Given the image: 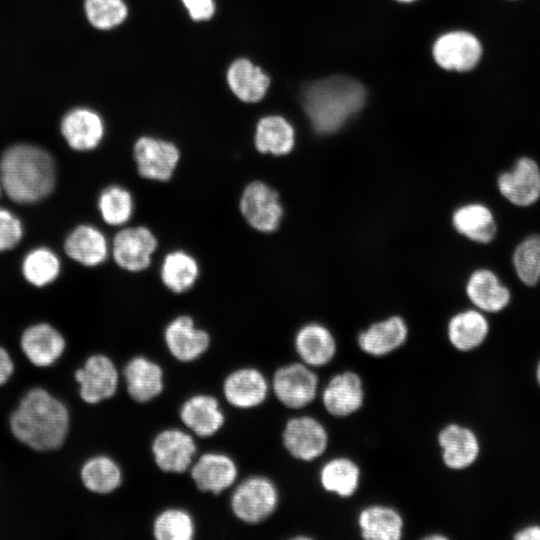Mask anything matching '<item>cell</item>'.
<instances>
[{
	"mask_svg": "<svg viewBox=\"0 0 540 540\" xmlns=\"http://www.w3.org/2000/svg\"><path fill=\"white\" fill-rule=\"evenodd\" d=\"M0 181L3 193L20 205L36 204L54 191L57 181L56 163L44 148L17 143L0 156Z\"/></svg>",
	"mask_w": 540,
	"mask_h": 540,
	"instance_id": "obj_1",
	"label": "cell"
},
{
	"mask_svg": "<svg viewBox=\"0 0 540 540\" xmlns=\"http://www.w3.org/2000/svg\"><path fill=\"white\" fill-rule=\"evenodd\" d=\"M13 436L38 452L59 449L70 428V414L63 402L47 390L35 387L19 401L9 418Z\"/></svg>",
	"mask_w": 540,
	"mask_h": 540,
	"instance_id": "obj_2",
	"label": "cell"
},
{
	"mask_svg": "<svg viewBox=\"0 0 540 540\" xmlns=\"http://www.w3.org/2000/svg\"><path fill=\"white\" fill-rule=\"evenodd\" d=\"M366 96L364 85L357 79L333 75L307 84L301 100L313 129L331 134L363 108Z\"/></svg>",
	"mask_w": 540,
	"mask_h": 540,
	"instance_id": "obj_3",
	"label": "cell"
},
{
	"mask_svg": "<svg viewBox=\"0 0 540 540\" xmlns=\"http://www.w3.org/2000/svg\"><path fill=\"white\" fill-rule=\"evenodd\" d=\"M238 206L244 221L256 232L270 234L280 227L284 215L280 195L266 182L252 180L247 183Z\"/></svg>",
	"mask_w": 540,
	"mask_h": 540,
	"instance_id": "obj_4",
	"label": "cell"
},
{
	"mask_svg": "<svg viewBox=\"0 0 540 540\" xmlns=\"http://www.w3.org/2000/svg\"><path fill=\"white\" fill-rule=\"evenodd\" d=\"M110 242L113 261L129 273L147 270L159 246L155 233L144 225L121 227Z\"/></svg>",
	"mask_w": 540,
	"mask_h": 540,
	"instance_id": "obj_5",
	"label": "cell"
},
{
	"mask_svg": "<svg viewBox=\"0 0 540 540\" xmlns=\"http://www.w3.org/2000/svg\"><path fill=\"white\" fill-rule=\"evenodd\" d=\"M484 47L481 39L469 29H455L437 37L432 56L447 71L468 74L481 62Z\"/></svg>",
	"mask_w": 540,
	"mask_h": 540,
	"instance_id": "obj_6",
	"label": "cell"
},
{
	"mask_svg": "<svg viewBox=\"0 0 540 540\" xmlns=\"http://www.w3.org/2000/svg\"><path fill=\"white\" fill-rule=\"evenodd\" d=\"M132 157L141 178L154 182H168L179 166L181 152L172 141L143 135L135 140Z\"/></svg>",
	"mask_w": 540,
	"mask_h": 540,
	"instance_id": "obj_7",
	"label": "cell"
},
{
	"mask_svg": "<svg viewBox=\"0 0 540 540\" xmlns=\"http://www.w3.org/2000/svg\"><path fill=\"white\" fill-rule=\"evenodd\" d=\"M279 493L275 484L264 476H251L233 491L231 509L242 522L257 524L270 517L276 510Z\"/></svg>",
	"mask_w": 540,
	"mask_h": 540,
	"instance_id": "obj_8",
	"label": "cell"
},
{
	"mask_svg": "<svg viewBox=\"0 0 540 540\" xmlns=\"http://www.w3.org/2000/svg\"><path fill=\"white\" fill-rule=\"evenodd\" d=\"M272 389L281 404L290 409H302L317 396L318 376L303 362L286 364L275 371Z\"/></svg>",
	"mask_w": 540,
	"mask_h": 540,
	"instance_id": "obj_9",
	"label": "cell"
},
{
	"mask_svg": "<svg viewBox=\"0 0 540 540\" xmlns=\"http://www.w3.org/2000/svg\"><path fill=\"white\" fill-rule=\"evenodd\" d=\"M328 433L324 425L308 415L289 419L282 432V442L295 459L310 462L321 455L328 446Z\"/></svg>",
	"mask_w": 540,
	"mask_h": 540,
	"instance_id": "obj_10",
	"label": "cell"
},
{
	"mask_svg": "<svg viewBox=\"0 0 540 540\" xmlns=\"http://www.w3.org/2000/svg\"><path fill=\"white\" fill-rule=\"evenodd\" d=\"M500 194L517 207H529L540 199V166L527 155L518 157L510 170L497 178Z\"/></svg>",
	"mask_w": 540,
	"mask_h": 540,
	"instance_id": "obj_11",
	"label": "cell"
},
{
	"mask_svg": "<svg viewBox=\"0 0 540 540\" xmlns=\"http://www.w3.org/2000/svg\"><path fill=\"white\" fill-rule=\"evenodd\" d=\"M81 399L87 404H97L112 398L118 388L119 373L106 355L89 356L83 366L75 371Z\"/></svg>",
	"mask_w": 540,
	"mask_h": 540,
	"instance_id": "obj_12",
	"label": "cell"
},
{
	"mask_svg": "<svg viewBox=\"0 0 540 540\" xmlns=\"http://www.w3.org/2000/svg\"><path fill=\"white\" fill-rule=\"evenodd\" d=\"M437 440L442 461L451 470L465 471L472 467L480 456V439L466 424L449 423L440 430Z\"/></svg>",
	"mask_w": 540,
	"mask_h": 540,
	"instance_id": "obj_13",
	"label": "cell"
},
{
	"mask_svg": "<svg viewBox=\"0 0 540 540\" xmlns=\"http://www.w3.org/2000/svg\"><path fill=\"white\" fill-rule=\"evenodd\" d=\"M63 250L68 258L86 268L104 264L110 257L111 242L93 224L81 223L66 235Z\"/></svg>",
	"mask_w": 540,
	"mask_h": 540,
	"instance_id": "obj_14",
	"label": "cell"
},
{
	"mask_svg": "<svg viewBox=\"0 0 540 540\" xmlns=\"http://www.w3.org/2000/svg\"><path fill=\"white\" fill-rule=\"evenodd\" d=\"M164 342L169 353L180 362H192L202 356L210 345L209 333L196 326L189 315L173 318L164 329Z\"/></svg>",
	"mask_w": 540,
	"mask_h": 540,
	"instance_id": "obj_15",
	"label": "cell"
},
{
	"mask_svg": "<svg viewBox=\"0 0 540 540\" xmlns=\"http://www.w3.org/2000/svg\"><path fill=\"white\" fill-rule=\"evenodd\" d=\"M196 453L193 437L180 429H165L152 442V454L159 469L168 473H182L190 468Z\"/></svg>",
	"mask_w": 540,
	"mask_h": 540,
	"instance_id": "obj_16",
	"label": "cell"
},
{
	"mask_svg": "<svg viewBox=\"0 0 540 540\" xmlns=\"http://www.w3.org/2000/svg\"><path fill=\"white\" fill-rule=\"evenodd\" d=\"M60 132L72 150L88 152L101 144L105 135V124L96 111L78 107L62 118Z\"/></svg>",
	"mask_w": 540,
	"mask_h": 540,
	"instance_id": "obj_17",
	"label": "cell"
},
{
	"mask_svg": "<svg viewBox=\"0 0 540 540\" xmlns=\"http://www.w3.org/2000/svg\"><path fill=\"white\" fill-rule=\"evenodd\" d=\"M365 398L361 377L353 371L335 374L324 387L321 399L325 410L334 417H348L357 412Z\"/></svg>",
	"mask_w": 540,
	"mask_h": 540,
	"instance_id": "obj_18",
	"label": "cell"
},
{
	"mask_svg": "<svg viewBox=\"0 0 540 540\" xmlns=\"http://www.w3.org/2000/svg\"><path fill=\"white\" fill-rule=\"evenodd\" d=\"M20 347L33 365L47 367L62 356L66 348V340L56 327L46 322H39L28 326L22 332Z\"/></svg>",
	"mask_w": 540,
	"mask_h": 540,
	"instance_id": "obj_19",
	"label": "cell"
},
{
	"mask_svg": "<svg viewBox=\"0 0 540 540\" xmlns=\"http://www.w3.org/2000/svg\"><path fill=\"white\" fill-rule=\"evenodd\" d=\"M466 295L473 306L485 314H501L511 304L512 295L491 270H475L466 283Z\"/></svg>",
	"mask_w": 540,
	"mask_h": 540,
	"instance_id": "obj_20",
	"label": "cell"
},
{
	"mask_svg": "<svg viewBox=\"0 0 540 540\" xmlns=\"http://www.w3.org/2000/svg\"><path fill=\"white\" fill-rule=\"evenodd\" d=\"M190 473L200 491L219 494L234 484L238 469L228 455L208 452L190 466Z\"/></svg>",
	"mask_w": 540,
	"mask_h": 540,
	"instance_id": "obj_21",
	"label": "cell"
},
{
	"mask_svg": "<svg viewBox=\"0 0 540 540\" xmlns=\"http://www.w3.org/2000/svg\"><path fill=\"white\" fill-rule=\"evenodd\" d=\"M268 391L265 376L258 369L251 367L231 372L223 383V394L227 402L239 409H250L262 404Z\"/></svg>",
	"mask_w": 540,
	"mask_h": 540,
	"instance_id": "obj_22",
	"label": "cell"
},
{
	"mask_svg": "<svg viewBox=\"0 0 540 540\" xmlns=\"http://www.w3.org/2000/svg\"><path fill=\"white\" fill-rule=\"evenodd\" d=\"M487 314L472 308L453 315L447 328L448 340L458 352L469 354L487 340L491 324Z\"/></svg>",
	"mask_w": 540,
	"mask_h": 540,
	"instance_id": "obj_23",
	"label": "cell"
},
{
	"mask_svg": "<svg viewBox=\"0 0 540 540\" xmlns=\"http://www.w3.org/2000/svg\"><path fill=\"white\" fill-rule=\"evenodd\" d=\"M226 81L230 91L244 103L261 101L269 87L270 77L248 58H237L228 67Z\"/></svg>",
	"mask_w": 540,
	"mask_h": 540,
	"instance_id": "obj_24",
	"label": "cell"
},
{
	"mask_svg": "<svg viewBox=\"0 0 540 540\" xmlns=\"http://www.w3.org/2000/svg\"><path fill=\"white\" fill-rule=\"evenodd\" d=\"M123 376L127 392L136 402H149L163 391L162 368L144 356L131 358L123 369Z\"/></svg>",
	"mask_w": 540,
	"mask_h": 540,
	"instance_id": "obj_25",
	"label": "cell"
},
{
	"mask_svg": "<svg viewBox=\"0 0 540 540\" xmlns=\"http://www.w3.org/2000/svg\"><path fill=\"white\" fill-rule=\"evenodd\" d=\"M294 346L301 362L312 368L330 363L337 350L333 334L319 323L303 325L296 332Z\"/></svg>",
	"mask_w": 540,
	"mask_h": 540,
	"instance_id": "obj_26",
	"label": "cell"
},
{
	"mask_svg": "<svg viewBox=\"0 0 540 540\" xmlns=\"http://www.w3.org/2000/svg\"><path fill=\"white\" fill-rule=\"evenodd\" d=\"M408 327L400 316H391L362 331L357 338L359 348L374 357L386 356L407 340Z\"/></svg>",
	"mask_w": 540,
	"mask_h": 540,
	"instance_id": "obj_27",
	"label": "cell"
},
{
	"mask_svg": "<svg viewBox=\"0 0 540 540\" xmlns=\"http://www.w3.org/2000/svg\"><path fill=\"white\" fill-rule=\"evenodd\" d=\"M200 272V264L193 254L184 249H174L163 256L159 278L168 291L183 294L196 285Z\"/></svg>",
	"mask_w": 540,
	"mask_h": 540,
	"instance_id": "obj_28",
	"label": "cell"
},
{
	"mask_svg": "<svg viewBox=\"0 0 540 540\" xmlns=\"http://www.w3.org/2000/svg\"><path fill=\"white\" fill-rule=\"evenodd\" d=\"M296 134L293 125L281 115L261 117L255 127L253 143L263 155L285 156L295 147Z\"/></svg>",
	"mask_w": 540,
	"mask_h": 540,
	"instance_id": "obj_29",
	"label": "cell"
},
{
	"mask_svg": "<svg viewBox=\"0 0 540 540\" xmlns=\"http://www.w3.org/2000/svg\"><path fill=\"white\" fill-rule=\"evenodd\" d=\"M179 415L182 423L202 438L214 435L225 421L218 400L206 394L194 395L187 399L182 404Z\"/></svg>",
	"mask_w": 540,
	"mask_h": 540,
	"instance_id": "obj_30",
	"label": "cell"
},
{
	"mask_svg": "<svg viewBox=\"0 0 540 540\" xmlns=\"http://www.w3.org/2000/svg\"><path fill=\"white\" fill-rule=\"evenodd\" d=\"M361 537L366 540H399L403 535L404 520L393 507L370 505L358 515Z\"/></svg>",
	"mask_w": 540,
	"mask_h": 540,
	"instance_id": "obj_31",
	"label": "cell"
},
{
	"mask_svg": "<svg viewBox=\"0 0 540 540\" xmlns=\"http://www.w3.org/2000/svg\"><path fill=\"white\" fill-rule=\"evenodd\" d=\"M452 224L458 233L479 244L492 242L497 233L492 211L481 203H469L457 208L452 215Z\"/></svg>",
	"mask_w": 540,
	"mask_h": 540,
	"instance_id": "obj_32",
	"label": "cell"
},
{
	"mask_svg": "<svg viewBox=\"0 0 540 540\" xmlns=\"http://www.w3.org/2000/svg\"><path fill=\"white\" fill-rule=\"evenodd\" d=\"M62 262L59 255L50 247L36 246L23 256L20 271L23 279L35 288L53 284L60 276Z\"/></svg>",
	"mask_w": 540,
	"mask_h": 540,
	"instance_id": "obj_33",
	"label": "cell"
},
{
	"mask_svg": "<svg viewBox=\"0 0 540 540\" xmlns=\"http://www.w3.org/2000/svg\"><path fill=\"white\" fill-rule=\"evenodd\" d=\"M96 207L105 224L121 228L128 225L134 215L135 199L127 187L110 184L98 194Z\"/></svg>",
	"mask_w": 540,
	"mask_h": 540,
	"instance_id": "obj_34",
	"label": "cell"
},
{
	"mask_svg": "<svg viewBox=\"0 0 540 540\" xmlns=\"http://www.w3.org/2000/svg\"><path fill=\"white\" fill-rule=\"evenodd\" d=\"M361 471L357 463L347 457H335L321 468L319 480L322 488L341 498L354 495L360 484Z\"/></svg>",
	"mask_w": 540,
	"mask_h": 540,
	"instance_id": "obj_35",
	"label": "cell"
},
{
	"mask_svg": "<svg viewBox=\"0 0 540 540\" xmlns=\"http://www.w3.org/2000/svg\"><path fill=\"white\" fill-rule=\"evenodd\" d=\"M80 478L85 488L90 492L108 494L120 486L122 471L111 457L97 455L83 463Z\"/></svg>",
	"mask_w": 540,
	"mask_h": 540,
	"instance_id": "obj_36",
	"label": "cell"
},
{
	"mask_svg": "<svg viewBox=\"0 0 540 540\" xmlns=\"http://www.w3.org/2000/svg\"><path fill=\"white\" fill-rule=\"evenodd\" d=\"M512 265L524 285L534 287L540 284V234L529 235L516 245Z\"/></svg>",
	"mask_w": 540,
	"mask_h": 540,
	"instance_id": "obj_37",
	"label": "cell"
},
{
	"mask_svg": "<svg viewBox=\"0 0 540 540\" xmlns=\"http://www.w3.org/2000/svg\"><path fill=\"white\" fill-rule=\"evenodd\" d=\"M152 532L157 540H191L195 534V524L186 510L167 508L154 519Z\"/></svg>",
	"mask_w": 540,
	"mask_h": 540,
	"instance_id": "obj_38",
	"label": "cell"
},
{
	"mask_svg": "<svg viewBox=\"0 0 540 540\" xmlns=\"http://www.w3.org/2000/svg\"><path fill=\"white\" fill-rule=\"evenodd\" d=\"M84 10L90 24L100 30L113 29L128 16L124 0H85Z\"/></svg>",
	"mask_w": 540,
	"mask_h": 540,
	"instance_id": "obj_39",
	"label": "cell"
},
{
	"mask_svg": "<svg viewBox=\"0 0 540 540\" xmlns=\"http://www.w3.org/2000/svg\"><path fill=\"white\" fill-rule=\"evenodd\" d=\"M24 237L21 219L10 209L0 207V253L16 248Z\"/></svg>",
	"mask_w": 540,
	"mask_h": 540,
	"instance_id": "obj_40",
	"label": "cell"
},
{
	"mask_svg": "<svg viewBox=\"0 0 540 540\" xmlns=\"http://www.w3.org/2000/svg\"><path fill=\"white\" fill-rule=\"evenodd\" d=\"M189 17L194 21L211 19L216 11L214 0H181Z\"/></svg>",
	"mask_w": 540,
	"mask_h": 540,
	"instance_id": "obj_41",
	"label": "cell"
},
{
	"mask_svg": "<svg viewBox=\"0 0 540 540\" xmlns=\"http://www.w3.org/2000/svg\"><path fill=\"white\" fill-rule=\"evenodd\" d=\"M14 372V362L6 349L0 347V386L4 385Z\"/></svg>",
	"mask_w": 540,
	"mask_h": 540,
	"instance_id": "obj_42",
	"label": "cell"
},
{
	"mask_svg": "<svg viewBox=\"0 0 540 540\" xmlns=\"http://www.w3.org/2000/svg\"><path fill=\"white\" fill-rule=\"evenodd\" d=\"M512 540H540V524H529L519 529Z\"/></svg>",
	"mask_w": 540,
	"mask_h": 540,
	"instance_id": "obj_43",
	"label": "cell"
},
{
	"mask_svg": "<svg viewBox=\"0 0 540 540\" xmlns=\"http://www.w3.org/2000/svg\"><path fill=\"white\" fill-rule=\"evenodd\" d=\"M536 380H537V383L540 387V359L538 360L537 362V366H536Z\"/></svg>",
	"mask_w": 540,
	"mask_h": 540,
	"instance_id": "obj_44",
	"label": "cell"
},
{
	"mask_svg": "<svg viewBox=\"0 0 540 540\" xmlns=\"http://www.w3.org/2000/svg\"><path fill=\"white\" fill-rule=\"evenodd\" d=\"M427 539H446V536H443L441 534H438V535H429L428 537H426Z\"/></svg>",
	"mask_w": 540,
	"mask_h": 540,
	"instance_id": "obj_45",
	"label": "cell"
},
{
	"mask_svg": "<svg viewBox=\"0 0 540 540\" xmlns=\"http://www.w3.org/2000/svg\"><path fill=\"white\" fill-rule=\"evenodd\" d=\"M397 2H400V3H412V2H415L416 0H395Z\"/></svg>",
	"mask_w": 540,
	"mask_h": 540,
	"instance_id": "obj_46",
	"label": "cell"
},
{
	"mask_svg": "<svg viewBox=\"0 0 540 540\" xmlns=\"http://www.w3.org/2000/svg\"><path fill=\"white\" fill-rule=\"evenodd\" d=\"M2 193H3V189H2V185H1V181H0V197H1Z\"/></svg>",
	"mask_w": 540,
	"mask_h": 540,
	"instance_id": "obj_47",
	"label": "cell"
},
{
	"mask_svg": "<svg viewBox=\"0 0 540 540\" xmlns=\"http://www.w3.org/2000/svg\"><path fill=\"white\" fill-rule=\"evenodd\" d=\"M511 1H514V0H511Z\"/></svg>",
	"mask_w": 540,
	"mask_h": 540,
	"instance_id": "obj_48",
	"label": "cell"
}]
</instances>
